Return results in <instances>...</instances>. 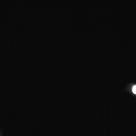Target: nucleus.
Instances as JSON below:
<instances>
[{
	"instance_id": "nucleus-1",
	"label": "nucleus",
	"mask_w": 136,
	"mask_h": 136,
	"mask_svg": "<svg viewBox=\"0 0 136 136\" xmlns=\"http://www.w3.org/2000/svg\"><path fill=\"white\" fill-rule=\"evenodd\" d=\"M132 91L133 92L134 94H136V86H135L133 87Z\"/></svg>"
}]
</instances>
